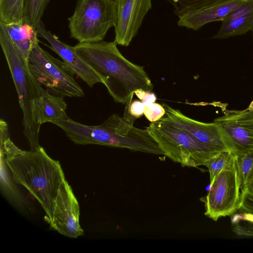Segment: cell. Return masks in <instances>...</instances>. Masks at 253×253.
Here are the masks:
<instances>
[{
  "label": "cell",
  "instance_id": "19",
  "mask_svg": "<svg viewBox=\"0 0 253 253\" xmlns=\"http://www.w3.org/2000/svg\"><path fill=\"white\" fill-rule=\"evenodd\" d=\"M236 156L242 192L247 187L253 174V151Z\"/></svg>",
  "mask_w": 253,
  "mask_h": 253
},
{
  "label": "cell",
  "instance_id": "7",
  "mask_svg": "<svg viewBox=\"0 0 253 253\" xmlns=\"http://www.w3.org/2000/svg\"><path fill=\"white\" fill-rule=\"evenodd\" d=\"M210 186L207 195L200 199L205 203L206 216L216 221L239 210L242 204L241 187L236 155H234Z\"/></svg>",
  "mask_w": 253,
  "mask_h": 253
},
{
  "label": "cell",
  "instance_id": "8",
  "mask_svg": "<svg viewBox=\"0 0 253 253\" xmlns=\"http://www.w3.org/2000/svg\"><path fill=\"white\" fill-rule=\"evenodd\" d=\"M52 229L71 238L84 234L80 224V207L71 186L64 179L61 183L54 204Z\"/></svg>",
  "mask_w": 253,
  "mask_h": 253
},
{
  "label": "cell",
  "instance_id": "1",
  "mask_svg": "<svg viewBox=\"0 0 253 253\" xmlns=\"http://www.w3.org/2000/svg\"><path fill=\"white\" fill-rule=\"evenodd\" d=\"M0 130L1 154L13 180L37 200L49 223L57 191L65 179L59 162L50 158L42 147L29 151L19 149L10 139L8 125L2 119L0 120Z\"/></svg>",
  "mask_w": 253,
  "mask_h": 253
},
{
  "label": "cell",
  "instance_id": "24",
  "mask_svg": "<svg viewBox=\"0 0 253 253\" xmlns=\"http://www.w3.org/2000/svg\"><path fill=\"white\" fill-rule=\"evenodd\" d=\"M144 105L139 100H134L131 102L128 107L129 114L137 119L142 116L144 114Z\"/></svg>",
  "mask_w": 253,
  "mask_h": 253
},
{
  "label": "cell",
  "instance_id": "5",
  "mask_svg": "<svg viewBox=\"0 0 253 253\" xmlns=\"http://www.w3.org/2000/svg\"><path fill=\"white\" fill-rule=\"evenodd\" d=\"M68 20L71 37L79 43L103 41L116 24L115 0H78Z\"/></svg>",
  "mask_w": 253,
  "mask_h": 253
},
{
  "label": "cell",
  "instance_id": "6",
  "mask_svg": "<svg viewBox=\"0 0 253 253\" xmlns=\"http://www.w3.org/2000/svg\"><path fill=\"white\" fill-rule=\"evenodd\" d=\"M28 68L37 83L50 93L62 97H82L83 89L66 64L52 56L36 42L29 57Z\"/></svg>",
  "mask_w": 253,
  "mask_h": 253
},
{
  "label": "cell",
  "instance_id": "23",
  "mask_svg": "<svg viewBox=\"0 0 253 253\" xmlns=\"http://www.w3.org/2000/svg\"><path fill=\"white\" fill-rule=\"evenodd\" d=\"M134 93L144 106L155 102L157 100L155 94L151 91L139 89L135 90Z\"/></svg>",
  "mask_w": 253,
  "mask_h": 253
},
{
  "label": "cell",
  "instance_id": "2",
  "mask_svg": "<svg viewBox=\"0 0 253 253\" xmlns=\"http://www.w3.org/2000/svg\"><path fill=\"white\" fill-rule=\"evenodd\" d=\"M115 42L78 43V55L99 75L116 102L126 104L137 89L152 91L153 85L144 66L126 59Z\"/></svg>",
  "mask_w": 253,
  "mask_h": 253
},
{
  "label": "cell",
  "instance_id": "3",
  "mask_svg": "<svg viewBox=\"0 0 253 253\" xmlns=\"http://www.w3.org/2000/svg\"><path fill=\"white\" fill-rule=\"evenodd\" d=\"M0 44L22 111L24 134L28 140L31 150H37L41 147L39 139L41 126L37 122L35 101L45 89L33 77L28 66L24 62L12 43L5 25L1 22H0Z\"/></svg>",
  "mask_w": 253,
  "mask_h": 253
},
{
  "label": "cell",
  "instance_id": "9",
  "mask_svg": "<svg viewBox=\"0 0 253 253\" xmlns=\"http://www.w3.org/2000/svg\"><path fill=\"white\" fill-rule=\"evenodd\" d=\"M235 155L253 151V101L243 111H234L215 119Z\"/></svg>",
  "mask_w": 253,
  "mask_h": 253
},
{
  "label": "cell",
  "instance_id": "13",
  "mask_svg": "<svg viewBox=\"0 0 253 253\" xmlns=\"http://www.w3.org/2000/svg\"><path fill=\"white\" fill-rule=\"evenodd\" d=\"M250 0H222L201 8L183 11L176 15L179 27L195 31L207 24L222 21L231 11Z\"/></svg>",
  "mask_w": 253,
  "mask_h": 253
},
{
  "label": "cell",
  "instance_id": "16",
  "mask_svg": "<svg viewBox=\"0 0 253 253\" xmlns=\"http://www.w3.org/2000/svg\"><path fill=\"white\" fill-rule=\"evenodd\" d=\"M8 34L24 62L28 65L30 52L39 42L37 28L23 21L5 24Z\"/></svg>",
  "mask_w": 253,
  "mask_h": 253
},
{
  "label": "cell",
  "instance_id": "26",
  "mask_svg": "<svg viewBox=\"0 0 253 253\" xmlns=\"http://www.w3.org/2000/svg\"><path fill=\"white\" fill-rule=\"evenodd\" d=\"M252 32H253V30L252 31Z\"/></svg>",
  "mask_w": 253,
  "mask_h": 253
},
{
  "label": "cell",
  "instance_id": "20",
  "mask_svg": "<svg viewBox=\"0 0 253 253\" xmlns=\"http://www.w3.org/2000/svg\"><path fill=\"white\" fill-rule=\"evenodd\" d=\"M234 155L230 151H222L219 152L209 162L206 167L208 168L210 173V183L228 164Z\"/></svg>",
  "mask_w": 253,
  "mask_h": 253
},
{
  "label": "cell",
  "instance_id": "22",
  "mask_svg": "<svg viewBox=\"0 0 253 253\" xmlns=\"http://www.w3.org/2000/svg\"><path fill=\"white\" fill-rule=\"evenodd\" d=\"M144 114L147 119L151 123L161 120L165 114L166 110L163 106L154 102L144 106Z\"/></svg>",
  "mask_w": 253,
  "mask_h": 253
},
{
  "label": "cell",
  "instance_id": "18",
  "mask_svg": "<svg viewBox=\"0 0 253 253\" xmlns=\"http://www.w3.org/2000/svg\"><path fill=\"white\" fill-rule=\"evenodd\" d=\"M50 0H25L23 21L37 28Z\"/></svg>",
  "mask_w": 253,
  "mask_h": 253
},
{
  "label": "cell",
  "instance_id": "17",
  "mask_svg": "<svg viewBox=\"0 0 253 253\" xmlns=\"http://www.w3.org/2000/svg\"><path fill=\"white\" fill-rule=\"evenodd\" d=\"M25 0H0V22L5 24L23 21Z\"/></svg>",
  "mask_w": 253,
  "mask_h": 253
},
{
  "label": "cell",
  "instance_id": "10",
  "mask_svg": "<svg viewBox=\"0 0 253 253\" xmlns=\"http://www.w3.org/2000/svg\"><path fill=\"white\" fill-rule=\"evenodd\" d=\"M166 117L162 119L169 124L188 131L201 142L219 151L231 149L225 134L215 122L205 123L191 119L179 110L163 104Z\"/></svg>",
  "mask_w": 253,
  "mask_h": 253
},
{
  "label": "cell",
  "instance_id": "14",
  "mask_svg": "<svg viewBox=\"0 0 253 253\" xmlns=\"http://www.w3.org/2000/svg\"><path fill=\"white\" fill-rule=\"evenodd\" d=\"M253 30V0L231 11L222 21L214 39L245 35Z\"/></svg>",
  "mask_w": 253,
  "mask_h": 253
},
{
  "label": "cell",
  "instance_id": "21",
  "mask_svg": "<svg viewBox=\"0 0 253 253\" xmlns=\"http://www.w3.org/2000/svg\"><path fill=\"white\" fill-rule=\"evenodd\" d=\"M242 204L239 211L250 217L253 221V185L249 184L245 190L241 192Z\"/></svg>",
  "mask_w": 253,
  "mask_h": 253
},
{
  "label": "cell",
  "instance_id": "25",
  "mask_svg": "<svg viewBox=\"0 0 253 253\" xmlns=\"http://www.w3.org/2000/svg\"><path fill=\"white\" fill-rule=\"evenodd\" d=\"M249 183L253 185V174Z\"/></svg>",
  "mask_w": 253,
  "mask_h": 253
},
{
  "label": "cell",
  "instance_id": "15",
  "mask_svg": "<svg viewBox=\"0 0 253 253\" xmlns=\"http://www.w3.org/2000/svg\"><path fill=\"white\" fill-rule=\"evenodd\" d=\"M63 97L53 95L45 89L35 100L36 116L39 126L69 118L66 112L67 105Z\"/></svg>",
  "mask_w": 253,
  "mask_h": 253
},
{
  "label": "cell",
  "instance_id": "11",
  "mask_svg": "<svg viewBox=\"0 0 253 253\" xmlns=\"http://www.w3.org/2000/svg\"><path fill=\"white\" fill-rule=\"evenodd\" d=\"M117 22L114 41L129 45L136 35L146 15L152 8V0H115Z\"/></svg>",
  "mask_w": 253,
  "mask_h": 253
},
{
  "label": "cell",
  "instance_id": "4",
  "mask_svg": "<svg viewBox=\"0 0 253 253\" xmlns=\"http://www.w3.org/2000/svg\"><path fill=\"white\" fill-rule=\"evenodd\" d=\"M164 155L182 167L206 166L219 151L161 119L146 128Z\"/></svg>",
  "mask_w": 253,
  "mask_h": 253
},
{
  "label": "cell",
  "instance_id": "12",
  "mask_svg": "<svg viewBox=\"0 0 253 253\" xmlns=\"http://www.w3.org/2000/svg\"><path fill=\"white\" fill-rule=\"evenodd\" d=\"M36 28L38 36L48 42L50 46H47L63 59L74 75L81 79L90 87L97 83L103 84L101 76L78 55L74 46L63 42L56 36L46 30L42 21Z\"/></svg>",
  "mask_w": 253,
  "mask_h": 253
}]
</instances>
